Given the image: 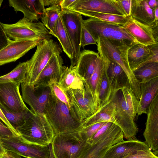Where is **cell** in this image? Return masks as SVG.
Segmentation results:
<instances>
[{"label": "cell", "mask_w": 158, "mask_h": 158, "mask_svg": "<svg viewBox=\"0 0 158 158\" xmlns=\"http://www.w3.org/2000/svg\"><path fill=\"white\" fill-rule=\"evenodd\" d=\"M123 138L121 129L112 123L107 130L99 137L87 140V144L79 158H103L109 148L123 141Z\"/></svg>", "instance_id": "obj_8"}, {"label": "cell", "mask_w": 158, "mask_h": 158, "mask_svg": "<svg viewBox=\"0 0 158 158\" xmlns=\"http://www.w3.org/2000/svg\"><path fill=\"white\" fill-rule=\"evenodd\" d=\"M0 120L7 127L13 132L14 135L15 136H19L16 130L11 126L3 114L0 108Z\"/></svg>", "instance_id": "obj_46"}, {"label": "cell", "mask_w": 158, "mask_h": 158, "mask_svg": "<svg viewBox=\"0 0 158 158\" xmlns=\"http://www.w3.org/2000/svg\"><path fill=\"white\" fill-rule=\"evenodd\" d=\"M131 0H116L121 9L127 17H130Z\"/></svg>", "instance_id": "obj_43"}, {"label": "cell", "mask_w": 158, "mask_h": 158, "mask_svg": "<svg viewBox=\"0 0 158 158\" xmlns=\"http://www.w3.org/2000/svg\"><path fill=\"white\" fill-rule=\"evenodd\" d=\"M61 9L59 5L50 6L45 9L40 19L42 23L53 35L56 23L60 15Z\"/></svg>", "instance_id": "obj_33"}, {"label": "cell", "mask_w": 158, "mask_h": 158, "mask_svg": "<svg viewBox=\"0 0 158 158\" xmlns=\"http://www.w3.org/2000/svg\"><path fill=\"white\" fill-rule=\"evenodd\" d=\"M0 143L5 151L26 158H51L52 151L50 144L40 146L27 142L20 136H15L0 139Z\"/></svg>", "instance_id": "obj_10"}, {"label": "cell", "mask_w": 158, "mask_h": 158, "mask_svg": "<svg viewBox=\"0 0 158 158\" xmlns=\"http://www.w3.org/2000/svg\"><path fill=\"white\" fill-rule=\"evenodd\" d=\"M27 62H20L10 72L0 76V83L11 82H25L27 70Z\"/></svg>", "instance_id": "obj_34"}, {"label": "cell", "mask_w": 158, "mask_h": 158, "mask_svg": "<svg viewBox=\"0 0 158 158\" xmlns=\"http://www.w3.org/2000/svg\"><path fill=\"white\" fill-rule=\"evenodd\" d=\"M87 143L78 131L56 135L51 144L54 158H79Z\"/></svg>", "instance_id": "obj_7"}, {"label": "cell", "mask_w": 158, "mask_h": 158, "mask_svg": "<svg viewBox=\"0 0 158 158\" xmlns=\"http://www.w3.org/2000/svg\"><path fill=\"white\" fill-rule=\"evenodd\" d=\"M40 41H17L10 39L8 44L0 50V66L15 61L37 46Z\"/></svg>", "instance_id": "obj_18"}, {"label": "cell", "mask_w": 158, "mask_h": 158, "mask_svg": "<svg viewBox=\"0 0 158 158\" xmlns=\"http://www.w3.org/2000/svg\"><path fill=\"white\" fill-rule=\"evenodd\" d=\"M45 6L59 5L61 0H43Z\"/></svg>", "instance_id": "obj_48"}, {"label": "cell", "mask_w": 158, "mask_h": 158, "mask_svg": "<svg viewBox=\"0 0 158 158\" xmlns=\"http://www.w3.org/2000/svg\"><path fill=\"white\" fill-rule=\"evenodd\" d=\"M99 56L98 52L89 50L84 49L81 52L75 66L84 81L88 80L94 72Z\"/></svg>", "instance_id": "obj_24"}, {"label": "cell", "mask_w": 158, "mask_h": 158, "mask_svg": "<svg viewBox=\"0 0 158 158\" xmlns=\"http://www.w3.org/2000/svg\"><path fill=\"white\" fill-rule=\"evenodd\" d=\"M20 84L15 82L0 83V102L12 112L19 113L29 109L20 94Z\"/></svg>", "instance_id": "obj_15"}, {"label": "cell", "mask_w": 158, "mask_h": 158, "mask_svg": "<svg viewBox=\"0 0 158 158\" xmlns=\"http://www.w3.org/2000/svg\"><path fill=\"white\" fill-rule=\"evenodd\" d=\"M4 31L10 39L15 40H41L51 39L52 35L43 24L33 22L23 18L16 23L6 24L1 22Z\"/></svg>", "instance_id": "obj_6"}, {"label": "cell", "mask_w": 158, "mask_h": 158, "mask_svg": "<svg viewBox=\"0 0 158 158\" xmlns=\"http://www.w3.org/2000/svg\"><path fill=\"white\" fill-rule=\"evenodd\" d=\"M116 111L115 104L111 98L108 103L82 122V128L103 122H110L115 124Z\"/></svg>", "instance_id": "obj_26"}, {"label": "cell", "mask_w": 158, "mask_h": 158, "mask_svg": "<svg viewBox=\"0 0 158 158\" xmlns=\"http://www.w3.org/2000/svg\"><path fill=\"white\" fill-rule=\"evenodd\" d=\"M111 99L116 107L115 124L121 129L125 139H136L138 128L127 108L121 89L114 92Z\"/></svg>", "instance_id": "obj_11"}, {"label": "cell", "mask_w": 158, "mask_h": 158, "mask_svg": "<svg viewBox=\"0 0 158 158\" xmlns=\"http://www.w3.org/2000/svg\"><path fill=\"white\" fill-rule=\"evenodd\" d=\"M5 150L0 143V158H2L5 154Z\"/></svg>", "instance_id": "obj_51"}, {"label": "cell", "mask_w": 158, "mask_h": 158, "mask_svg": "<svg viewBox=\"0 0 158 158\" xmlns=\"http://www.w3.org/2000/svg\"><path fill=\"white\" fill-rule=\"evenodd\" d=\"M0 108L6 118L15 130L17 128L24 123L26 116L30 110L28 109L19 113L12 112L6 108L0 102Z\"/></svg>", "instance_id": "obj_36"}, {"label": "cell", "mask_w": 158, "mask_h": 158, "mask_svg": "<svg viewBox=\"0 0 158 158\" xmlns=\"http://www.w3.org/2000/svg\"><path fill=\"white\" fill-rule=\"evenodd\" d=\"M10 39L4 31L0 22V50L8 44Z\"/></svg>", "instance_id": "obj_45"}, {"label": "cell", "mask_w": 158, "mask_h": 158, "mask_svg": "<svg viewBox=\"0 0 158 158\" xmlns=\"http://www.w3.org/2000/svg\"><path fill=\"white\" fill-rule=\"evenodd\" d=\"M136 21L146 25H158L155 19L154 11L149 6L147 0H131L130 16Z\"/></svg>", "instance_id": "obj_22"}, {"label": "cell", "mask_w": 158, "mask_h": 158, "mask_svg": "<svg viewBox=\"0 0 158 158\" xmlns=\"http://www.w3.org/2000/svg\"><path fill=\"white\" fill-rule=\"evenodd\" d=\"M154 16L156 21H158V6H156L154 11Z\"/></svg>", "instance_id": "obj_52"}, {"label": "cell", "mask_w": 158, "mask_h": 158, "mask_svg": "<svg viewBox=\"0 0 158 158\" xmlns=\"http://www.w3.org/2000/svg\"><path fill=\"white\" fill-rule=\"evenodd\" d=\"M75 0H61L59 5L61 10H66L73 3Z\"/></svg>", "instance_id": "obj_47"}, {"label": "cell", "mask_w": 158, "mask_h": 158, "mask_svg": "<svg viewBox=\"0 0 158 158\" xmlns=\"http://www.w3.org/2000/svg\"><path fill=\"white\" fill-rule=\"evenodd\" d=\"M66 10L81 15L86 12H95L126 16L116 0H75Z\"/></svg>", "instance_id": "obj_14"}, {"label": "cell", "mask_w": 158, "mask_h": 158, "mask_svg": "<svg viewBox=\"0 0 158 158\" xmlns=\"http://www.w3.org/2000/svg\"><path fill=\"white\" fill-rule=\"evenodd\" d=\"M62 20L72 45L73 54L71 66L76 65L81 53V40L83 19L81 15L67 10H61Z\"/></svg>", "instance_id": "obj_12"}, {"label": "cell", "mask_w": 158, "mask_h": 158, "mask_svg": "<svg viewBox=\"0 0 158 158\" xmlns=\"http://www.w3.org/2000/svg\"><path fill=\"white\" fill-rule=\"evenodd\" d=\"M60 54L55 53L40 73L34 85H48L52 82H59L65 66Z\"/></svg>", "instance_id": "obj_19"}, {"label": "cell", "mask_w": 158, "mask_h": 158, "mask_svg": "<svg viewBox=\"0 0 158 158\" xmlns=\"http://www.w3.org/2000/svg\"><path fill=\"white\" fill-rule=\"evenodd\" d=\"M13 136L15 135L10 129L0 121V139H6Z\"/></svg>", "instance_id": "obj_44"}, {"label": "cell", "mask_w": 158, "mask_h": 158, "mask_svg": "<svg viewBox=\"0 0 158 158\" xmlns=\"http://www.w3.org/2000/svg\"><path fill=\"white\" fill-rule=\"evenodd\" d=\"M104 65L98 91V111L109 102L113 92Z\"/></svg>", "instance_id": "obj_31"}, {"label": "cell", "mask_w": 158, "mask_h": 158, "mask_svg": "<svg viewBox=\"0 0 158 158\" xmlns=\"http://www.w3.org/2000/svg\"><path fill=\"white\" fill-rule=\"evenodd\" d=\"M121 90L125 102L133 118H135L137 113L139 100L129 87H124Z\"/></svg>", "instance_id": "obj_37"}, {"label": "cell", "mask_w": 158, "mask_h": 158, "mask_svg": "<svg viewBox=\"0 0 158 158\" xmlns=\"http://www.w3.org/2000/svg\"><path fill=\"white\" fill-rule=\"evenodd\" d=\"M44 114L55 135L78 131L82 128V123L73 117L68 106L52 93L45 105Z\"/></svg>", "instance_id": "obj_3"}, {"label": "cell", "mask_w": 158, "mask_h": 158, "mask_svg": "<svg viewBox=\"0 0 158 158\" xmlns=\"http://www.w3.org/2000/svg\"><path fill=\"white\" fill-rule=\"evenodd\" d=\"M66 93L69 100L72 115L77 122L82 123L97 111L98 107L94 98L85 89H70Z\"/></svg>", "instance_id": "obj_9"}, {"label": "cell", "mask_w": 158, "mask_h": 158, "mask_svg": "<svg viewBox=\"0 0 158 158\" xmlns=\"http://www.w3.org/2000/svg\"><path fill=\"white\" fill-rule=\"evenodd\" d=\"M149 7L154 11L156 6H158V0H147Z\"/></svg>", "instance_id": "obj_50"}, {"label": "cell", "mask_w": 158, "mask_h": 158, "mask_svg": "<svg viewBox=\"0 0 158 158\" xmlns=\"http://www.w3.org/2000/svg\"><path fill=\"white\" fill-rule=\"evenodd\" d=\"M83 23L95 40L98 37L104 38L116 47L127 49L140 44L121 26L94 18L83 20Z\"/></svg>", "instance_id": "obj_2"}, {"label": "cell", "mask_w": 158, "mask_h": 158, "mask_svg": "<svg viewBox=\"0 0 158 158\" xmlns=\"http://www.w3.org/2000/svg\"><path fill=\"white\" fill-rule=\"evenodd\" d=\"M99 56L106 68L113 92L118 91L124 87H129L127 77L120 66L115 62Z\"/></svg>", "instance_id": "obj_23"}, {"label": "cell", "mask_w": 158, "mask_h": 158, "mask_svg": "<svg viewBox=\"0 0 158 158\" xmlns=\"http://www.w3.org/2000/svg\"><path fill=\"white\" fill-rule=\"evenodd\" d=\"M16 130L24 140L42 146L51 144L55 135L44 114H35L30 110L24 123Z\"/></svg>", "instance_id": "obj_1"}, {"label": "cell", "mask_w": 158, "mask_h": 158, "mask_svg": "<svg viewBox=\"0 0 158 158\" xmlns=\"http://www.w3.org/2000/svg\"><path fill=\"white\" fill-rule=\"evenodd\" d=\"M53 35L58 39L64 52L71 60L73 54V48L60 14L56 23Z\"/></svg>", "instance_id": "obj_30"}, {"label": "cell", "mask_w": 158, "mask_h": 158, "mask_svg": "<svg viewBox=\"0 0 158 158\" xmlns=\"http://www.w3.org/2000/svg\"><path fill=\"white\" fill-rule=\"evenodd\" d=\"M140 97L139 101L137 114H146L147 109L158 94V77L149 81L140 83Z\"/></svg>", "instance_id": "obj_25"}, {"label": "cell", "mask_w": 158, "mask_h": 158, "mask_svg": "<svg viewBox=\"0 0 158 158\" xmlns=\"http://www.w3.org/2000/svg\"><path fill=\"white\" fill-rule=\"evenodd\" d=\"M92 44L97 45V44L91 35L83 25L81 33V47L84 48L85 46Z\"/></svg>", "instance_id": "obj_40"}, {"label": "cell", "mask_w": 158, "mask_h": 158, "mask_svg": "<svg viewBox=\"0 0 158 158\" xmlns=\"http://www.w3.org/2000/svg\"><path fill=\"white\" fill-rule=\"evenodd\" d=\"M8 2L16 13L22 12L24 18L32 22L38 20L45 9L43 0H9Z\"/></svg>", "instance_id": "obj_20"}, {"label": "cell", "mask_w": 158, "mask_h": 158, "mask_svg": "<svg viewBox=\"0 0 158 158\" xmlns=\"http://www.w3.org/2000/svg\"><path fill=\"white\" fill-rule=\"evenodd\" d=\"M122 158H158L151 150H139L130 153Z\"/></svg>", "instance_id": "obj_41"}, {"label": "cell", "mask_w": 158, "mask_h": 158, "mask_svg": "<svg viewBox=\"0 0 158 158\" xmlns=\"http://www.w3.org/2000/svg\"><path fill=\"white\" fill-rule=\"evenodd\" d=\"M3 0H0V8L1 6V5L2 4V3L3 2Z\"/></svg>", "instance_id": "obj_53"}, {"label": "cell", "mask_w": 158, "mask_h": 158, "mask_svg": "<svg viewBox=\"0 0 158 158\" xmlns=\"http://www.w3.org/2000/svg\"><path fill=\"white\" fill-rule=\"evenodd\" d=\"M5 154L7 158H22L18 154L10 151H6Z\"/></svg>", "instance_id": "obj_49"}, {"label": "cell", "mask_w": 158, "mask_h": 158, "mask_svg": "<svg viewBox=\"0 0 158 158\" xmlns=\"http://www.w3.org/2000/svg\"><path fill=\"white\" fill-rule=\"evenodd\" d=\"M151 150L145 142L134 139L123 141L111 147L103 158H122L139 150Z\"/></svg>", "instance_id": "obj_21"}, {"label": "cell", "mask_w": 158, "mask_h": 158, "mask_svg": "<svg viewBox=\"0 0 158 158\" xmlns=\"http://www.w3.org/2000/svg\"><path fill=\"white\" fill-rule=\"evenodd\" d=\"M133 72L139 83L148 82L158 77V62L146 64Z\"/></svg>", "instance_id": "obj_32"}, {"label": "cell", "mask_w": 158, "mask_h": 158, "mask_svg": "<svg viewBox=\"0 0 158 158\" xmlns=\"http://www.w3.org/2000/svg\"><path fill=\"white\" fill-rule=\"evenodd\" d=\"M104 67V65L102 60L99 56L94 72L88 80L84 81L85 90L92 95L96 104L98 108L99 89Z\"/></svg>", "instance_id": "obj_29"}, {"label": "cell", "mask_w": 158, "mask_h": 158, "mask_svg": "<svg viewBox=\"0 0 158 158\" xmlns=\"http://www.w3.org/2000/svg\"><path fill=\"white\" fill-rule=\"evenodd\" d=\"M22 97L24 102L35 114H44L45 105L51 94L49 85H33L26 82L21 84Z\"/></svg>", "instance_id": "obj_13"}, {"label": "cell", "mask_w": 158, "mask_h": 158, "mask_svg": "<svg viewBox=\"0 0 158 158\" xmlns=\"http://www.w3.org/2000/svg\"><path fill=\"white\" fill-rule=\"evenodd\" d=\"M82 15L94 18L106 23L122 26L128 20V17L109 14L95 12H87Z\"/></svg>", "instance_id": "obj_35"}, {"label": "cell", "mask_w": 158, "mask_h": 158, "mask_svg": "<svg viewBox=\"0 0 158 158\" xmlns=\"http://www.w3.org/2000/svg\"><path fill=\"white\" fill-rule=\"evenodd\" d=\"M147 119L143 133L145 142L149 148L158 151V94L148 107Z\"/></svg>", "instance_id": "obj_17"}, {"label": "cell", "mask_w": 158, "mask_h": 158, "mask_svg": "<svg viewBox=\"0 0 158 158\" xmlns=\"http://www.w3.org/2000/svg\"><path fill=\"white\" fill-rule=\"evenodd\" d=\"M122 27L140 44L149 45L158 43V25H144L128 17V20Z\"/></svg>", "instance_id": "obj_16"}, {"label": "cell", "mask_w": 158, "mask_h": 158, "mask_svg": "<svg viewBox=\"0 0 158 158\" xmlns=\"http://www.w3.org/2000/svg\"><path fill=\"white\" fill-rule=\"evenodd\" d=\"M95 41L100 55L117 63L123 69L127 77L130 88L139 100L140 97V83L129 65L127 58L128 49L116 47L104 38L98 37Z\"/></svg>", "instance_id": "obj_4"}, {"label": "cell", "mask_w": 158, "mask_h": 158, "mask_svg": "<svg viewBox=\"0 0 158 158\" xmlns=\"http://www.w3.org/2000/svg\"><path fill=\"white\" fill-rule=\"evenodd\" d=\"M150 51L148 46L136 44L129 48L127 58L129 65L133 71L138 68L149 58Z\"/></svg>", "instance_id": "obj_28"}, {"label": "cell", "mask_w": 158, "mask_h": 158, "mask_svg": "<svg viewBox=\"0 0 158 158\" xmlns=\"http://www.w3.org/2000/svg\"><path fill=\"white\" fill-rule=\"evenodd\" d=\"M106 122L98 123L83 127L80 131L82 136L87 140H88L92 138Z\"/></svg>", "instance_id": "obj_39"}, {"label": "cell", "mask_w": 158, "mask_h": 158, "mask_svg": "<svg viewBox=\"0 0 158 158\" xmlns=\"http://www.w3.org/2000/svg\"><path fill=\"white\" fill-rule=\"evenodd\" d=\"M62 50L57 43L52 39L40 41L36 50L27 62V70L25 82L34 85L41 72L53 54H60Z\"/></svg>", "instance_id": "obj_5"}, {"label": "cell", "mask_w": 158, "mask_h": 158, "mask_svg": "<svg viewBox=\"0 0 158 158\" xmlns=\"http://www.w3.org/2000/svg\"><path fill=\"white\" fill-rule=\"evenodd\" d=\"M2 158H7V157L5 155V154H4V155L3 156Z\"/></svg>", "instance_id": "obj_54"}, {"label": "cell", "mask_w": 158, "mask_h": 158, "mask_svg": "<svg viewBox=\"0 0 158 158\" xmlns=\"http://www.w3.org/2000/svg\"><path fill=\"white\" fill-rule=\"evenodd\" d=\"M48 85L51 90V93L60 101L67 105L69 109L70 104L69 99L66 95V92L61 88L59 82L53 81L51 82Z\"/></svg>", "instance_id": "obj_38"}, {"label": "cell", "mask_w": 158, "mask_h": 158, "mask_svg": "<svg viewBox=\"0 0 158 158\" xmlns=\"http://www.w3.org/2000/svg\"><path fill=\"white\" fill-rule=\"evenodd\" d=\"M158 43L148 45L150 51V56L148 59L138 68L149 63L154 62H158Z\"/></svg>", "instance_id": "obj_42"}, {"label": "cell", "mask_w": 158, "mask_h": 158, "mask_svg": "<svg viewBox=\"0 0 158 158\" xmlns=\"http://www.w3.org/2000/svg\"><path fill=\"white\" fill-rule=\"evenodd\" d=\"M59 83L65 92L70 89H85L84 80L77 73L75 66L65 67Z\"/></svg>", "instance_id": "obj_27"}]
</instances>
